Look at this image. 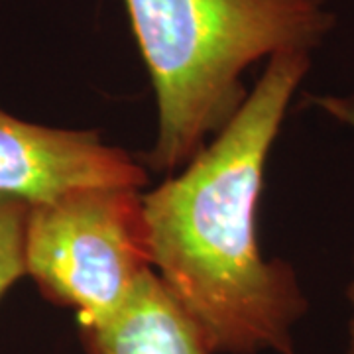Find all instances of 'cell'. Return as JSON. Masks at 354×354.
<instances>
[{
	"mask_svg": "<svg viewBox=\"0 0 354 354\" xmlns=\"http://www.w3.org/2000/svg\"><path fill=\"white\" fill-rule=\"evenodd\" d=\"M309 65L307 51L272 55L215 142L142 195L152 266L211 353L293 354L307 301L290 264L262 258L256 215L268 152Z\"/></svg>",
	"mask_w": 354,
	"mask_h": 354,
	"instance_id": "6da1fadb",
	"label": "cell"
},
{
	"mask_svg": "<svg viewBox=\"0 0 354 354\" xmlns=\"http://www.w3.org/2000/svg\"><path fill=\"white\" fill-rule=\"evenodd\" d=\"M160 109L148 164L174 171L246 101L241 75L266 55L317 48L335 26L327 0H124Z\"/></svg>",
	"mask_w": 354,
	"mask_h": 354,
	"instance_id": "7a4b0ae2",
	"label": "cell"
},
{
	"mask_svg": "<svg viewBox=\"0 0 354 354\" xmlns=\"http://www.w3.org/2000/svg\"><path fill=\"white\" fill-rule=\"evenodd\" d=\"M24 262L48 299L75 309L81 329L109 323L152 270L140 191L91 185L30 205Z\"/></svg>",
	"mask_w": 354,
	"mask_h": 354,
	"instance_id": "3957f363",
	"label": "cell"
},
{
	"mask_svg": "<svg viewBox=\"0 0 354 354\" xmlns=\"http://www.w3.org/2000/svg\"><path fill=\"white\" fill-rule=\"evenodd\" d=\"M146 169L95 132L32 124L0 109V193L30 205L91 185L140 189Z\"/></svg>",
	"mask_w": 354,
	"mask_h": 354,
	"instance_id": "277c9868",
	"label": "cell"
},
{
	"mask_svg": "<svg viewBox=\"0 0 354 354\" xmlns=\"http://www.w3.org/2000/svg\"><path fill=\"white\" fill-rule=\"evenodd\" d=\"M83 337L88 354H211L153 270L144 274L118 315L83 330Z\"/></svg>",
	"mask_w": 354,
	"mask_h": 354,
	"instance_id": "5b68a950",
	"label": "cell"
},
{
	"mask_svg": "<svg viewBox=\"0 0 354 354\" xmlns=\"http://www.w3.org/2000/svg\"><path fill=\"white\" fill-rule=\"evenodd\" d=\"M30 203L0 193V299L26 274L24 236Z\"/></svg>",
	"mask_w": 354,
	"mask_h": 354,
	"instance_id": "8992f818",
	"label": "cell"
},
{
	"mask_svg": "<svg viewBox=\"0 0 354 354\" xmlns=\"http://www.w3.org/2000/svg\"><path fill=\"white\" fill-rule=\"evenodd\" d=\"M313 102L325 113L335 116L337 120L354 128V97H313ZM346 293H348V301L353 305V319H351V327H348V353L346 354H354V278Z\"/></svg>",
	"mask_w": 354,
	"mask_h": 354,
	"instance_id": "52a82bcc",
	"label": "cell"
}]
</instances>
